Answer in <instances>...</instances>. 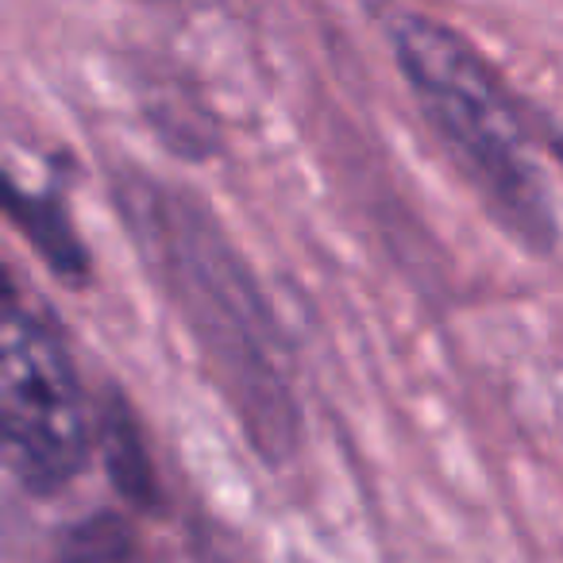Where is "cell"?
Returning a JSON list of instances; mask_svg holds the SVG:
<instances>
[{
    "mask_svg": "<svg viewBox=\"0 0 563 563\" xmlns=\"http://www.w3.org/2000/svg\"><path fill=\"white\" fill-rule=\"evenodd\" d=\"M112 205L158 290L194 332L212 383L243 437L271 467L298 452L301 409L286 371V344L255 274L209 205L132 166L112 170Z\"/></svg>",
    "mask_w": 563,
    "mask_h": 563,
    "instance_id": "obj_1",
    "label": "cell"
},
{
    "mask_svg": "<svg viewBox=\"0 0 563 563\" xmlns=\"http://www.w3.org/2000/svg\"><path fill=\"white\" fill-rule=\"evenodd\" d=\"M390 51L421 117L460 166L486 217L517 247L540 258L552 255L560 243L552 189L532 155L521 109L483 51L424 12H401L394 20Z\"/></svg>",
    "mask_w": 563,
    "mask_h": 563,
    "instance_id": "obj_2",
    "label": "cell"
},
{
    "mask_svg": "<svg viewBox=\"0 0 563 563\" xmlns=\"http://www.w3.org/2000/svg\"><path fill=\"white\" fill-rule=\"evenodd\" d=\"M0 437L20 490L55 498L89 467L93 401L66 347L55 309L20 282L4 286L0 321Z\"/></svg>",
    "mask_w": 563,
    "mask_h": 563,
    "instance_id": "obj_3",
    "label": "cell"
},
{
    "mask_svg": "<svg viewBox=\"0 0 563 563\" xmlns=\"http://www.w3.org/2000/svg\"><path fill=\"white\" fill-rule=\"evenodd\" d=\"M93 452L104 467L112 494L132 514L155 517L166 509V494L158 483L155 455H151L147 432L135 417L132 401L117 386H104L93 401Z\"/></svg>",
    "mask_w": 563,
    "mask_h": 563,
    "instance_id": "obj_4",
    "label": "cell"
},
{
    "mask_svg": "<svg viewBox=\"0 0 563 563\" xmlns=\"http://www.w3.org/2000/svg\"><path fill=\"white\" fill-rule=\"evenodd\" d=\"M4 217L32 243L40 263L70 290H86L93 282V255L74 228L70 201L58 174L43 186H20L16 178L4 181Z\"/></svg>",
    "mask_w": 563,
    "mask_h": 563,
    "instance_id": "obj_5",
    "label": "cell"
},
{
    "mask_svg": "<svg viewBox=\"0 0 563 563\" xmlns=\"http://www.w3.org/2000/svg\"><path fill=\"white\" fill-rule=\"evenodd\" d=\"M140 109L170 155L209 158L217 151V124H212V117L205 112V104L197 97H186L178 86L151 81Z\"/></svg>",
    "mask_w": 563,
    "mask_h": 563,
    "instance_id": "obj_6",
    "label": "cell"
},
{
    "mask_svg": "<svg viewBox=\"0 0 563 563\" xmlns=\"http://www.w3.org/2000/svg\"><path fill=\"white\" fill-rule=\"evenodd\" d=\"M135 552H140V544H135L132 525L124 514H112V509L89 514L58 532V555L70 563L132 560Z\"/></svg>",
    "mask_w": 563,
    "mask_h": 563,
    "instance_id": "obj_7",
    "label": "cell"
},
{
    "mask_svg": "<svg viewBox=\"0 0 563 563\" xmlns=\"http://www.w3.org/2000/svg\"><path fill=\"white\" fill-rule=\"evenodd\" d=\"M544 147L552 151V158L563 166V128H548V132H544Z\"/></svg>",
    "mask_w": 563,
    "mask_h": 563,
    "instance_id": "obj_8",
    "label": "cell"
},
{
    "mask_svg": "<svg viewBox=\"0 0 563 563\" xmlns=\"http://www.w3.org/2000/svg\"><path fill=\"white\" fill-rule=\"evenodd\" d=\"M151 4H174V0H151Z\"/></svg>",
    "mask_w": 563,
    "mask_h": 563,
    "instance_id": "obj_9",
    "label": "cell"
}]
</instances>
